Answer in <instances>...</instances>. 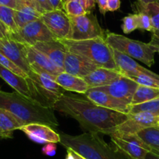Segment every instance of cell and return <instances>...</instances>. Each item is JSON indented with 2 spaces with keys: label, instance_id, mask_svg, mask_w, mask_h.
I'll use <instances>...</instances> for the list:
<instances>
[{
  "label": "cell",
  "instance_id": "cell-1",
  "mask_svg": "<svg viewBox=\"0 0 159 159\" xmlns=\"http://www.w3.org/2000/svg\"><path fill=\"white\" fill-rule=\"evenodd\" d=\"M55 111L76 119L85 132L111 135L128 118L126 113L99 106L86 96L64 94L53 105Z\"/></svg>",
  "mask_w": 159,
  "mask_h": 159
},
{
  "label": "cell",
  "instance_id": "cell-2",
  "mask_svg": "<svg viewBox=\"0 0 159 159\" xmlns=\"http://www.w3.org/2000/svg\"><path fill=\"white\" fill-rule=\"evenodd\" d=\"M0 108L13 113L24 125L40 123L52 128L59 126L52 107L45 106L16 91L6 92L0 90Z\"/></svg>",
  "mask_w": 159,
  "mask_h": 159
},
{
  "label": "cell",
  "instance_id": "cell-3",
  "mask_svg": "<svg viewBox=\"0 0 159 159\" xmlns=\"http://www.w3.org/2000/svg\"><path fill=\"white\" fill-rule=\"evenodd\" d=\"M59 143L86 159H128L115 147L107 143L100 134L84 132L76 136L59 133Z\"/></svg>",
  "mask_w": 159,
  "mask_h": 159
},
{
  "label": "cell",
  "instance_id": "cell-4",
  "mask_svg": "<svg viewBox=\"0 0 159 159\" xmlns=\"http://www.w3.org/2000/svg\"><path fill=\"white\" fill-rule=\"evenodd\" d=\"M67 51L80 55L89 59L98 67L118 70L113 57L112 48L105 42V38H96L84 41L61 40Z\"/></svg>",
  "mask_w": 159,
  "mask_h": 159
},
{
  "label": "cell",
  "instance_id": "cell-5",
  "mask_svg": "<svg viewBox=\"0 0 159 159\" xmlns=\"http://www.w3.org/2000/svg\"><path fill=\"white\" fill-rule=\"evenodd\" d=\"M105 42L111 48L127 55L129 57L142 62L151 67L154 63L155 48L149 43L133 40L118 34L107 32Z\"/></svg>",
  "mask_w": 159,
  "mask_h": 159
},
{
  "label": "cell",
  "instance_id": "cell-6",
  "mask_svg": "<svg viewBox=\"0 0 159 159\" xmlns=\"http://www.w3.org/2000/svg\"><path fill=\"white\" fill-rule=\"evenodd\" d=\"M28 77L33 82L34 87L45 105L52 107L54 104L66 93L56 81L55 77L46 72L30 66Z\"/></svg>",
  "mask_w": 159,
  "mask_h": 159
},
{
  "label": "cell",
  "instance_id": "cell-7",
  "mask_svg": "<svg viewBox=\"0 0 159 159\" xmlns=\"http://www.w3.org/2000/svg\"><path fill=\"white\" fill-rule=\"evenodd\" d=\"M71 24L70 33L67 39L84 41L96 38H105V32L99 24L92 12L78 16H69Z\"/></svg>",
  "mask_w": 159,
  "mask_h": 159
},
{
  "label": "cell",
  "instance_id": "cell-8",
  "mask_svg": "<svg viewBox=\"0 0 159 159\" xmlns=\"http://www.w3.org/2000/svg\"><path fill=\"white\" fill-rule=\"evenodd\" d=\"M9 37L28 46H34L38 42L56 39L41 18L18 28L10 33Z\"/></svg>",
  "mask_w": 159,
  "mask_h": 159
},
{
  "label": "cell",
  "instance_id": "cell-9",
  "mask_svg": "<svg viewBox=\"0 0 159 159\" xmlns=\"http://www.w3.org/2000/svg\"><path fill=\"white\" fill-rule=\"evenodd\" d=\"M110 137L115 148L128 159H145L148 152L151 151L149 147L136 134Z\"/></svg>",
  "mask_w": 159,
  "mask_h": 159
},
{
  "label": "cell",
  "instance_id": "cell-10",
  "mask_svg": "<svg viewBox=\"0 0 159 159\" xmlns=\"http://www.w3.org/2000/svg\"><path fill=\"white\" fill-rule=\"evenodd\" d=\"M27 46L10 37L0 39V52L28 75L30 66L27 59Z\"/></svg>",
  "mask_w": 159,
  "mask_h": 159
},
{
  "label": "cell",
  "instance_id": "cell-11",
  "mask_svg": "<svg viewBox=\"0 0 159 159\" xmlns=\"http://www.w3.org/2000/svg\"><path fill=\"white\" fill-rule=\"evenodd\" d=\"M127 115V119L124 123L119 125L116 128L114 134L111 135L123 136L136 134L145 128L157 126L159 121V116L148 112H138Z\"/></svg>",
  "mask_w": 159,
  "mask_h": 159
},
{
  "label": "cell",
  "instance_id": "cell-12",
  "mask_svg": "<svg viewBox=\"0 0 159 159\" xmlns=\"http://www.w3.org/2000/svg\"><path fill=\"white\" fill-rule=\"evenodd\" d=\"M0 77L17 93L32 100L36 101L45 106H47L36 92L33 82L29 77L25 78L19 76L1 65H0Z\"/></svg>",
  "mask_w": 159,
  "mask_h": 159
},
{
  "label": "cell",
  "instance_id": "cell-13",
  "mask_svg": "<svg viewBox=\"0 0 159 159\" xmlns=\"http://www.w3.org/2000/svg\"><path fill=\"white\" fill-rule=\"evenodd\" d=\"M138 85V84L136 83L131 78L121 75L110 84L98 87V88L129 105H131L134 93Z\"/></svg>",
  "mask_w": 159,
  "mask_h": 159
},
{
  "label": "cell",
  "instance_id": "cell-14",
  "mask_svg": "<svg viewBox=\"0 0 159 159\" xmlns=\"http://www.w3.org/2000/svg\"><path fill=\"white\" fill-rule=\"evenodd\" d=\"M42 20L48 30L58 40L67 39L70 35L71 24L68 15L64 10H53L42 13Z\"/></svg>",
  "mask_w": 159,
  "mask_h": 159
},
{
  "label": "cell",
  "instance_id": "cell-15",
  "mask_svg": "<svg viewBox=\"0 0 159 159\" xmlns=\"http://www.w3.org/2000/svg\"><path fill=\"white\" fill-rule=\"evenodd\" d=\"M98 68L87 58L67 51L64 59V72L79 77H85Z\"/></svg>",
  "mask_w": 159,
  "mask_h": 159
},
{
  "label": "cell",
  "instance_id": "cell-16",
  "mask_svg": "<svg viewBox=\"0 0 159 159\" xmlns=\"http://www.w3.org/2000/svg\"><path fill=\"white\" fill-rule=\"evenodd\" d=\"M29 139L38 143H57L60 141L59 134L56 133L51 126L40 123H30L23 126L20 129Z\"/></svg>",
  "mask_w": 159,
  "mask_h": 159
},
{
  "label": "cell",
  "instance_id": "cell-17",
  "mask_svg": "<svg viewBox=\"0 0 159 159\" xmlns=\"http://www.w3.org/2000/svg\"><path fill=\"white\" fill-rule=\"evenodd\" d=\"M112 51L116 66H117L118 70L122 73V75L130 77V76H136L139 73H145V74L151 75L159 79L158 74L140 66L138 62L134 60V59L113 48Z\"/></svg>",
  "mask_w": 159,
  "mask_h": 159
},
{
  "label": "cell",
  "instance_id": "cell-18",
  "mask_svg": "<svg viewBox=\"0 0 159 159\" xmlns=\"http://www.w3.org/2000/svg\"><path fill=\"white\" fill-rule=\"evenodd\" d=\"M84 96L99 106L128 114L129 105L115 98L105 91H101L98 88H89L84 94Z\"/></svg>",
  "mask_w": 159,
  "mask_h": 159
},
{
  "label": "cell",
  "instance_id": "cell-19",
  "mask_svg": "<svg viewBox=\"0 0 159 159\" xmlns=\"http://www.w3.org/2000/svg\"><path fill=\"white\" fill-rule=\"evenodd\" d=\"M33 47L48 56L56 66L63 70L67 49L61 40L54 39L48 42H38Z\"/></svg>",
  "mask_w": 159,
  "mask_h": 159
},
{
  "label": "cell",
  "instance_id": "cell-20",
  "mask_svg": "<svg viewBox=\"0 0 159 159\" xmlns=\"http://www.w3.org/2000/svg\"><path fill=\"white\" fill-rule=\"evenodd\" d=\"M27 59L30 66L43 70L53 76H56L64 72L62 69L56 66L48 56L33 46H27Z\"/></svg>",
  "mask_w": 159,
  "mask_h": 159
},
{
  "label": "cell",
  "instance_id": "cell-21",
  "mask_svg": "<svg viewBox=\"0 0 159 159\" xmlns=\"http://www.w3.org/2000/svg\"><path fill=\"white\" fill-rule=\"evenodd\" d=\"M121 75L122 73L119 70L98 67L90 74L84 77V79L87 82L89 88H98L110 84Z\"/></svg>",
  "mask_w": 159,
  "mask_h": 159
},
{
  "label": "cell",
  "instance_id": "cell-22",
  "mask_svg": "<svg viewBox=\"0 0 159 159\" xmlns=\"http://www.w3.org/2000/svg\"><path fill=\"white\" fill-rule=\"evenodd\" d=\"M42 13L37 10L34 2H24L18 0V5L14 10V21L18 28L24 27L28 23L38 20Z\"/></svg>",
  "mask_w": 159,
  "mask_h": 159
},
{
  "label": "cell",
  "instance_id": "cell-23",
  "mask_svg": "<svg viewBox=\"0 0 159 159\" xmlns=\"http://www.w3.org/2000/svg\"><path fill=\"white\" fill-rule=\"evenodd\" d=\"M55 81L66 91L84 94L89 87L84 79L79 76L62 72L55 77Z\"/></svg>",
  "mask_w": 159,
  "mask_h": 159
},
{
  "label": "cell",
  "instance_id": "cell-24",
  "mask_svg": "<svg viewBox=\"0 0 159 159\" xmlns=\"http://www.w3.org/2000/svg\"><path fill=\"white\" fill-rule=\"evenodd\" d=\"M24 123L8 110L0 108V133L4 138H12L13 131L20 129Z\"/></svg>",
  "mask_w": 159,
  "mask_h": 159
},
{
  "label": "cell",
  "instance_id": "cell-25",
  "mask_svg": "<svg viewBox=\"0 0 159 159\" xmlns=\"http://www.w3.org/2000/svg\"><path fill=\"white\" fill-rule=\"evenodd\" d=\"M136 135L148 145L151 151L159 154V126H151L139 131Z\"/></svg>",
  "mask_w": 159,
  "mask_h": 159
},
{
  "label": "cell",
  "instance_id": "cell-26",
  "mask_svg": "<svg viewBox=\"0 0 159 159\" xmlns=\"http://www.w3.org/2000/svg\"><path fill=\"white\" fill-rule=\"evenodd\" d=\"M137 13L143 12L148 14L151 18L153 27V34L159 37V2H152L149 4L134 3Z\"/></svg>",
  "mask_w": 159,
  "mask_h": 159
},
{
  "label": "cell",
  "instance_id": "cell-27",
  "mask_svg": "<svg viewBox=\"0 0 159 159\" xmlns=\"http://www.w3.org/2000/svg\"><path fill=\"white\" fill-rule=\"evenodd\" d=\"M157 98H159V88L138 85L131 105H137Z\"/></svg>",
  "mask_w": 159,
  "mask_h": 159
},
{
  "label": "cell",
  "instance_id": "cell-28",
  "mask_svg": "<svg viewBox=\"0 0 159 159\" xmlns=\"http://www.w3.org/2000/svg\"><path fill=\"white\" fill-rule=\"evenodd\" d=\"M138 112H148L156 116H159V98L137 105H129L128 114H135Z\"/></svg>",
  "mask_w": 159,
  "mask_h": 159
},
{
  "label": "cell",
  "instance_id": "cell-29",
  "mask_svg": "<svg viewBox=\"0 0 159 159\" xmlns=\"http://www.w3.org/2000/svg\"><path fill=\"white\" fill-rule=\"evenodd\" d=\"M0 22L7 27L10 34L17 30L14 21V10L10 7L0 5Z\"/></svg>",
  "mask_w": 159,
  "mask_h": 159
},
{
  "label": "cell",
  "instance_id": "cell-30",
  "mask_svg": "<svg viewBox=\"0 0 159 159\" xmlns=\"http://www.w3.org/2000/svg\"><path fill=\"white\" fill-rule=\"evenodd\" d=\"M63 10L69 16H78L87 13L81 0H69L64 3Z\"/></svg>",
  "mask_w": 159,
  "mask_h": 159
},
{
  "label": "cell",
  "instance_id": "cell-31",
  "mask_svg": "<svg viewBox=\"0 0 159 159\" xmlns=\"http://www.w3.org/2000/svg\"><path fill=\"white\" fill-rule=\"evenodd\" d=\"M129 78L134 80V81L138 84L139 85L159 88V79L151 76V75L145 74V73H139L136 76H130Z\"/></svg>",
  "mask_w": 159,
  "mask_h": 159
},
{
  "label": "cell",
  "instance_id": "cell-32",
  "mask_svg": "<svg viewBox=\"0 0 159 159\" xmlns=\"http://www.w3.org/2000/svg\"><path fill=\"white\" fill-rule=\"evenodd\" d=\"M122 29L123 33L129 34L138 29V21H137V14H129L123 19Z\"/></svg>",
  "mask_w": 159,
  "mask_h": 159
},
{
  "label": "cell",
  "instance_id": "cell-33",
  "mask_svg": "<svg viewBox=\"0 0 159 159\" xmlns=\"http://www.w3.org/2000/svg\"><path fill=\"white\" fill-rule=\"evenodd\" d=\"M0 65L2 66L5 68L8 69L10 71L13 72L16 74L19 75V76H23V77H28V75L24 71V70H21L20 68L17 66L16 65H15L12 61H10L7 56H5L4 55H2V53L0 52Z\"/></svg>",
  "mask_w": 159,
  "mask_h": 159
},
{
  "label": "cell",
  "instance_id": "cell-34",
  "mask_svg": "<svg viewBox=\"0 0 159 159\" xmlns=\"http://www.w3.org/2000/svg\"><path fill=\"white\" fill-rule=\"evenodd\" d=\"M137 14V21H138V29L147 31H153L152 24L151 18L148 14L143 12H139Z\"/></svg>",
  "mask_w": 159,
  "mask_h": 159
},
{
  "label": "cell",
  "instance_id": "cell-35",
  "mask_svg": "<svg viewBox=\"0 0 159 159\" xmlns=\"http://www.w3.org/2000/svg\"><path fill=\"white\" fill-rule=\"evenodd\" d=\"M33 2L34 3L35 7H36L37 10L42 14L45 13V12L53 10V8L52 7L51 3H50L49 0H33Z\"/></svg>",
  "mask_w": 159,
  "mask_h": 159
},
{
  "label": "cell",
  "instance_id": "cell-36",
  "mask_svg": "<svg viewBox=\"0 0 159 159\" xmlns=\"http://www.w3.org/2000/svg\"><path fill=\"white\" fill-rule=\"evenodd\" d=\"M44 154L48 156H54L56 153V144L55 143H48L42 148Z\"/></svg>",
  "mask_w": 159,
  "mask_h": 159
},
{
  "label": "cell",
  "instance_id": "cell-37",
  "mask_svg": "<svg viewBox=\"0 0 159 159\" xmlns=\"http://www.w3.org/2000/svg\"><path fill=\"white\" fill-rule=\"evenodd\" d=\"M120 0H108L107 8L108 11L114 12L120 8Z\"/></svg>",
  "mask_w": 159,
  "mask_h": 159
},
{
  "label": "cell",
  "instance_id": "cell-38",
  "mask_svg": "<svg viewBox=\"0 0 159 159\" xmlns=\"http://www.w3.org/2000/svg\"><path fill=\"white\" fill-rule=\"evenodd\" d=\"M81 2L87 13H89L92 11V10H94L96 0H81Z\"/></svg>",
  "mask_w": 159,
  "mask_h": 159
},
{
  "label": "cell",
  "instance_id": "cell-39",
  "mask_svg": "<svg viewBox=\"0 0 159 159\" xmlns=\"http://www.w3.org/2000/svg\"><path fill=\"white\" fill-rule=\"evenodd\" d=\"M0 5L6 6L16 10L18 5V0H0Z\"/></svg>",
  "mask_w": 159,
  "mask_h": 159
},
{
  "label": "cell",
  "instance_id": "cell-40",
  "mask_svg": "<svg viewBox=\"0 0 159 159\" xmlns=\"http://www.w3.org/2000/svg\"><path fill=\"white\" fill-rule=\"evenodd\" d=\"M96 2L98 5L99 10H100L101 13L105 15L108 12V8H107L108 0H96Z\"/></svg>",
  "mask_w": 159,
  "mask_h": 159
},
{
  "label": "cell",
  "instance_id": "cell-41",
  "mask_svg": "<svg viewBox=\"0 0 159 159\" xmlns=\"http://www.w3.org/2000/svg\"><path fill=\"white\" fill-rule=\"evenodd\" d=\"M53 10H63V2L62 0H49Z\"/></svg>",
  "mask_w": 159,
  "mask_h": 159
},
{
  "label": "cell",
  "instance_id": "cell-42",
  "mask_svg": "<svg viewBox=\"0 0 159 159\" xmlns=\"http://www.w3.org/2000/svg\"><path fill=\"white\" fill-rule=\"evenodd\" d=\"M149 44H151V45H153V46L155 48L156 52L159 53V38L158 37L153 34L152 37H151V42H149Z\"/></svg>",
  "mask_w": 159,
  "mask_h": 159
},
{
  "label": "cell",
  "instance_id": "cell-43",
  "mask_svg": "<svg viewBox=\"0 0 159 159\" xmlns=\"http://www.w3.org/2000/svg\"><path fill=\"white\" fill-rule=\"evenodd\" d=\"M9 30L2 23L0 22V39L9 37Z\"/></svg>",
  "mask_w": 159,
  "mask_h": 159
},
{
  "label": "cell",
  "instance_id": "cell-44",
  "mask_svg": "<svg viewBox=\"0 0 159 159\" xmlns=\"http://www.w3.org/2000/svg\"><path fill=\"white\" fill-rule=\"evenodd\" d=\"M145 159H159V154L152 152V151H149L147 154Z\"/></svg>",
  "mask_w": 159,
  "mask_h": 159
},
{
  "label": "cell",
  "instance_id": "cell-45",
  "mask_svg": "<svg viewBox=\"0 0 159 159\" xmlns=\"http://www.w3.org/2000/svg\"><path fill=\"white\" fill-rule=\"evenodd\" d=\"M137 2L140 4H149L152 2H159V0H137Z\"/></svg>",
  "mask_w": 159,
  "mask_h": 159
},
{
  "label": "cell",
  "instance_id": "cell-46",
  "mask_svg": "<svg viewBox=\"0 0 159 159\" xmlns=\"http://www.w3.org/2000/svg\"><path fill=\"white\" fill-rule=\"evenodd\" d=\"M66 149H67V148H66ZM69 149H70V148H69ZM70 151H71L72 154H73V156L74 157L75 159H86V158H84V157H82L81 155H80L78 153L75 152V151H73V150H71V149H70Z\"/></svg>",
  "mask_w": 159,
  "mask_h": 159
},
{
  "label": "cell",
  "instance_id": "cell-47",
  "mask_svg": "<svg viewBox=\"0 0 159 159\" xmlns=\"http://www.w3.org/2000/svg\"><path fill=\"white\" fill-rule=\"evenodd\" d=\"M65 159H75L74 157L73 156V154H72L71 151H70V150L69 149V148H67V154Z\"/></svg>",
  "mask_w": 159,
  "mask_h": 159
},
{
  "label": "cell",
  "instance_id": "cell-48",
  "mask_svg": "<svg viewBox=\"0 0 159 159\" xmlns=\"http://www.w3.org/2000/svg\"><path fill=\"white\" fill-rule=\"evenodd\" d=\"M21 2H32L33 0H20Z\"/></svg>",
  "mask_w": 159,
  "mask_h": 159
},
{
  "label": "cell",
  "instance_id": "cell-49",
  "mask_svg": "<svg viewBox=\"0 0 159 159\" xmlns=\"http://www.w3.org/2000/svg\"><path fill=\"white\" fill-rule=\"evenodd\" d=\"M62 2H63V4H64V3H66L67 1H69V0H62Z\"/></svg>",
  "mask_w": 159,
  "mask_h": 159
},
{
  "label": "cell",
  "instance_id": "cell-50",
  "mask_svg": "<svg viewBox=\"0 0 159 159\" xmlns=\"http://www.w3.org/2000/svg\"><path fill=\"white\" fill-rule=\"evenodd\" d=\"M157 126H159V121H158V123H157Z\"/></svg>",
  "mask_w": 159,
  "mask_h": 159
},
{
  "label": "cell",
  "instance_id": "cell-51",
  "mask_svg": "<svg viewBox=\"0 0 159 159\" xmlns=\"http://www.w3.org/2000/svg\"><path fill=\"white\" fill-rule=\"evenodd\" d=\"M0 139H2V137H0Z\"/></svg>",
  "mask_w": 159,
  "mask_h": 159
},
{
  "label": "cell",
  "instance_id": "cell-52",
  "mask_svg": "<svg viewBox=\"0 0 159 159\" xmlns=\"http://www.w3.org/2000/svg\"></svg>",
  "mask_w": 159,
  "mask_h": 159
}]
</instances>
